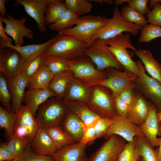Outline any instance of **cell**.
Segmentation results:
<instances>
[{
  "instance_id": "cell-8",
  "label": "cell",
  "mask_w": 161,
  "mask_h": 161,
  "mask_svg": "<svg viewBox=\"0 0 161 161\" xmlns=\"http://www.w3.org/2000/svg\"><path fill=\"white\" fill-rule=\"evenodd\" d=\"M85 55L91 59L99 71H103L109 67L120 71L124 70L104 40L97 38L92 41L88 46Z\"/></svg>"
},
{
  "instance_id": "cell-38",
  "label": "cell",
  "mask_w": 161,
  "mask_h": 161,
  "mask_svg": "<svg viewBox=\"0 0 161 161\" xmlns=\"http://www.w3.org/2000/svg\"><path fill=\"white\" fill-rule=\"evenodd\" d=\"M67 8L80 15H84L91 12L93 8L92 4L86 0H65Z\"/></svg>"
},
{
  "instance_id": "cell-15",
  "label": "cell",
  "mask_w": 161,
  "mask_h": 161,
  "mask_svg": "<svg viewBox=\"0 0 161 161\" xmlns=\"http://www.w3.org/2000/svg\"><path fill=\"white\" fill-rule=\"evenodd\" d=\"M0 53V73L9 77L21 73L25 60L19 53L7 48Z\"/></svg>"
},
{
  "instance_id": "cell-14",
  "label": "cell",
  "mask_w": 161,
  "mask_h": 161,
  "mask_svg": "<svg viewBox=\"0 0 161 161\" xmlns=\"http://www.w3.org/2000/svg\"><path fill=\"white\" fill-rule=\"evenodd\" d=\"M112 124L103 137L107 139L111 135H118L128 142L134 140L136 136L145 137L140 127L126 118L118 116L113 119Z\"/></svg>"
},
{
  "instance_id": "cell-40",
  "label": "cell",
  "mask_w": 161,
  "mask_h": 161,
  "mask_svg": "<svg viewBox=\"0 0 161 161\" xmlns=\"http://www.w3.org/2000/svg\"><path fill=\"white\" fill-rule=\"evenodd\" d=\"M139 38L140 43H147L161 37V27L152 24H148L140 30Z\"/></svg>"
},
{
  "instance_id": "cell-49",
  "label": "cell",
  "mask_w": 161,
  "mask_h": 161,
  "mask_svg": "<svg viewBox=\"0 0 161 161\" xmlns=\"http://www.w3.org/2000/svg\"><path fill=\"white\" fill-rule=\"evenodd\" d=\"M97 139L94 127H92L85 130L78 143L83 145H86Z\"/></svg>"
},
{
  "instance_id": "cell-5",
  "label": "cell",
  "mask_w": 161,
  "mask_h": 161,
  "mask_svg": "<svg viewBox=\"0 0 161 161\" xmlns=\"http://www.w3.org/2000/svg\"><path fill=\"white\" fill-rule=\"evenodd\" d=\"M90 89L91 98L86 104L92 111L103 118L113 119L118 116L110 89L98 85Z\"/></svg>"
},
{
  "instance_id": "cell-13",
  "label": "cell",
  "mask_w": 161,
  "mask_h": 161,
  "mask_svg": "<svg viewBox=\"0 0 161 161\" xmlns=\"http://www.w3.org/2000/svg\"><path fill=\"white\" fill-rule=\"evenodd\" d=\"M6 16V17L4 18L0 16V19L5 24L4 30L6 33L11 37L15 45L22 46L25 37L29 39H33L34 32L25 25L27 20L26 17L17 19L8 14H7Z\"/></svg>"
},
{
  "instance_id": "cell-54",
  "label": "cell",
  "mask_w": 161,
  "mask_h": 161,
  "mask_svg": "<svg viewBox=\"0 0 161 161\" xmlns=\"http://www.w3.org/2000/svg\"><path fill=\"white\" fill-rule=\"evenodd\" d=\"M161 3V0H151L149 2V7L152 9L157 3Z\"/></svg>"
},
{
  "instance_id": "cell-46",
  "label": "cell",
  "mask_w": 161,
  "mask_h": 161,
  "mask_svg": "<svg viewBox=\"0 0 161 161\" xmlns=\"http://www.w3.org/2000/svg\"><path fill=\"white\" fill-rule=\"evenodd\" d=\"M150 24L161 26V4L157 3L149 13L146 15Z\"/></svg>"
},
{
  "instance_id": "cell-12",
  "label": "cell",
  "mask_w": 161,
  "mask_h": 161,
  "mask_svg": "<svg viewBox=\"0 0 161 161\" xmlns=\"http://www.w3.org/2000/svg\"><path fill=\"white\" fill-rule=\"evenodd\" d=\"M126 142L118 135H111L89 158L88 161H118Z\"/></svg>"
},
{
  "instance_id": "cell-16",
  "label": "cell",
  "mask_w": 161,
  "mask_h": 161,
  "mask_svg": "<svg viewBox=\"0 0 161 161\" xmlns=\"http://www.w3.org/2000/svg\"><path fill=\"white\" fill-rule=\"evenodd\" d=\"M51 0H17L16 3L24 7L27 14L36 22L39 31L44 32L47 31L45 20L46 8Z\"/></svg>"
},
{
  "instance_id": "cell-29",
  "label": "cell",
  "mask_w": 161,
  "mask_h": 161,
  "mask_svg": "<svg viewBox=\"0 0 161 161\" xmlns=\"http://www.w3.org/2000/svg\"><path fill=\"white\" fill-rule=\"evenodd\" d=\"M135 140V149L142 161H161L157 148H153L145 137L136 136Z\"/></svg>"
},
{
  "instance_id": "cell-1",
  "label": "cell",
  "mask_w": 161,
  "mask_h": 161,
  "mask_svg": "<svg viewBox=\"0 0 161 161\" xmlns=\"http://www.w3.org/2000/svg\"><path fill=\"white\" fill-rule=\"evenodd\" d=\"M43 50L45 56H52L69 61L85 55L88 44L75 37L59 34Z\"/></svg>"
},
{
  "instance_id": "cell-9",
  "label": "cell",
  "mask_w": 161,
  "mask_h": 161,
  "mask_svg": "<svg viewBox=\"0 0 161 161\" xmlns=\"http://www.w3.org/2000/svg\"><path fill=\"white\" fill-rule=\"evenodd\" d=\"M15 113L13 134L31 142L40 128L35 117L26 105H22Z\"/></svg>"
},
{
  "instance_id": "cell-19",
  "label": "cell",
  "mask_w": 161,
  "mask_h": 161,
  "mask_svg": "<svg viewBox=\"0 0 161 161\" xmlns=\"http://www.w3.org/2000/svg\"><path fill=\"white\" fill-rule=\"evenodd\" d=\"M63 100L68 109L80 120L86 129L94 127L100 118L86 103L65 99H63Z\"/></svg>"
},
{
  "instance_id": "cell-28",
  "label": "cell",
  "mask_w": 161,
  "mask_h": 161,
  "mask_svg": "<svg viewBox=\"0 0 161 161\" xmlns=\"http://www.w3.org/2000/svg\"><path fill=\"white\" fill-rule=\"evenodd\" d=\"M134 53L140 59L145 69L151 77L161 83V64L148 50L140 49Z\"/></svg>"
},
{
  "instance_id": "cell-48",
  "label": "cell",
  "mask_w": 161,
  "mask_h": 161,
  "mask_svg": "<svg viewBox=\"0 0 161 161\" xmlns=\"http://www.w3.org/2000/svg\"><path fill=\"white\" fill-rule=\"evenodd\" d=\"M7 144L6 142L1 144L0 161H10L16 158L8 148Z\"/></svg>"
},
{
  "instance_id": "cell-37",
  "label": "cell",
  "mask_w": 161,
  "mask_h": 161,
  "mask_svg": "<svg viewBox=\"0 0 161 161\" xmlns=\"http://www.w3.org/2000/svg\"><path fill=\"white\" fill-rule=\"evenodd\" d=\"M44 64L54 75L70 70L68 61L56 56H45Z\"/></svg>"
},
{
  "instance_id": "cell-30",
  "label": "cell",
  "mask_w": 161,
  "mask_h": 161,
  "mask_svg": "<svg viewBox=\"0 0 161 161\" xmlns=\"http://www.w3.org/2000/svg\"><path fill=\"white\" fill-rule=\"evenodd\" d=\"M43 50L25 61L21 73L29 81L44 64L45 56L43 53Z\"/></svg>"
},
{
  "instance_id": "cell-47",
  "label": "cell",
  "mask_w": 161,
  "mask_h": 161,
  "mask_svg": "<svg viewBox=\"0 0 161 161\" xmlns=\"http://www.w3.org/2000/svg\"><path fill=\"white\" fill-rule=\"evenodd\" d=\"M115 107L118 116L126 118L129 105L124 102L119 95L114 98Z\"/></svg>"
},
{
  "instance_id": "cell-57",
  "label": "cell",
  "mask_w": 161,
  "mask_h": 161,
  "mask_svg": "<svg viewBox=\"0 0 161 161\" xmlns=\"http://www.w3.org/2000/svg\"><path fill=\"white\" fill-rule=\"evenodd\" d=\"M20 157H17V158H15V159L11 160V161H18L20 158Z\"/></svg>"
},
{
  "instance_id": "cell-42",
  "label": "cell",
  "mask_w": 161,
  "mask_h": 161,
  "mask_svg": "<svg viewBox=\"0 0 161 161\" xmlns=\"http://www.w3.org/2000/svg\"><path fill=\"white\" fill-rule=\"evenodd\" d=\"M148 0H115L113 2L116 5L127 2L129 7L143 15H147L151 11L148 6Z\"/></svg>"
},
{
  "instance_id": "cell-22",
  "label": "cell",
  "mask_w": 161,
  "mask_h": 161,
  "mask_svg": "<svg viewBox=\"0 0 161 161\" xmlns=\"http://www.w3.org/2000/svg\"><path fill=\"white\" fill-rule=\"evenodd\" d=\"M55 97L48 88L28 89L25 91L23 102L25 104L35 116L39 106L48 99Z\"/></svg>"
},
{
  "instance_id": "cell-26",
  "label": "cell",
  "mask_w": 161,
  "mask_h": 161,
  "mask_svg": "<svg viewBox=\"0 0 161 161\" xmlns=\"http://www.w3.org/2000/svg\"><path fill=\"white\" fill-rule=\"evenodd\" d=\"M74 78L73 73L70 70L55 74L48 88L54 94L55 97L63 100L68 87Z\"/></svg>"
},
{
  "instance_id": "cell-24",
  "label": "cell",
  "mask_w": 161,
  "mask_h": 161,
  "mask_svg": "<svg viewBox=\"0 0 161 161\" xmlns=\"http://www.w3.org/2000/svg\"><path fill=\"white\" fill-rule=\"evenodd\" d=\"M55 39V36L43 43L18 46L0 38V53L3 52L6 48H11L19 53L25 61L39 52L43 50Z\"/></svg>"
},
{
  "instance_id": "cell-31",
  "label": "cell",
  "mask_w": 161,
  "mask_h": 161,
  "mask_svg": "<svg viewBox=\"0 0 161 161\" xmlns=\"http://www.w3.org/2000/svg\"><path fill=\"white\" fill-rule=\"evenodd\" d=\"M54 75L44 65L30 80L28 89H47Z\"/></svg>"
},
{
  "instance_id": "cell-3",
  "label": "cell",
  "mask_w": 161,
  "mask_h": 161,
  "mask_svg": "<svg viewBox=\"0 0 161 161\" xmlns=\"http://www.w3.org/2000/svg\"><path fill=\"white\" fill-rule=\"evenodd\" d=\"M68 110L63 100L52 97L39 106L35 117L40 128L46 129L53 126H60Z\"/></svg>"
},
{
  "instance_id": "cell-35",
  "label": "cell",
  "mask_w": 161,
  "mask_h": 161,
  "mask_svg": "<svg viewBox=\"0 0 161 161\" xmlns=\"http://www.w3.org/2000/svg\"><path fill=\"white\" fill-rule=\"evenodd\" d=\"M16 120L15 113L0 106V128L4 130L6 137L8 141L13 134Z\"/></svg>"
},
{
  "instance_id": "cell-2",
  "label": "cell",
  "mask_w": 161,
  "mask_h": 161,
  "mask_svg": "<svg viewBox=\"0 0 161 161\" xmlns=\"http://www.w3.org/2000/svg\"><path fill=\"white\" fill-rule=\"evenodd\" d=\"M130 38V34L126 32L125 34L121 33L104 41L118 61L123 66L124 70L138 75L140 70L137 61H134L132 59L130 53L127 50L128 48L134 52L137 50L132 44Z\"/></svg>"
},
{
  "instance_id": "cell-27",
  "label": "cell",
  "mask_w": 161,
  "mask_h": 161,
  "mask_svg": "<svg viewBox=\"0 0 161 161\" xmlns=\"http://www.w3.org/2000/svg\"><path fill=\"white\" fill-rule=\"evenodd\" d=\"M60 126L77 142H79L86 130L80 120L69 110Z\"/></svg>"
},
{
  "instance_id": "cell-36",
  "label": "cell",
  "mask_w": 161,
  "mask_h": 161,
  "mask_svg": "<svg viewBox=\"0 0 161 161\" xmlns=\"http://www.w3.org/2000/svg\"><path fill=\"white\" fill-rule=\"evenodd\" d=\"M123 18L126 21L143 27L148 24L144 16L129 7L127 5H123L120 11Z\"/></svg>"
},
{
  "instance_id": "cell-56",
  "label": "cell",
  "mask_w": 161,
  "mask_h": 161,
  "mask_svg": "<svg viewBox=\"0 0 161 161\" xmlns=\"http://www.w3.org/2000/svg\"><path fill=\"white\" fill-rule=\"evenodd\" d=\"M157 117L158 122L161 123V110L157 111Z\"/></svg>"
},
{
  "instance_id": "cell-4",
  "label": "cell",
  "mask_w": 161,
  "mask_h": 161,
  "mask_svg": "<svg viewBox=\"0 0 161 161\" xmlns=\"http://www.w3.org/2000/svg\"><path fill=\"white\" fill-rule=\"evenodd\" d=\"M68 63L74 78L89 87L97 85L107 77L106 71L97 70L91 59L86 55L69 61Z\"/></svg>"
},
{
  "instance_id": "cell-60",
  "label": "cell",
  "mask_w": 161,
  "mask_h": 161,
  "mask_svg": "<svg viewBox=\"0 0 161 161\" xmlns=\"http://www.w3.org/2000/svg\"><path fill=\"white\" fill-rule=\"evenodd\" d=\"M160 160H161V155H160Z\"/></svg>"
},
{
  "instance_id": "cell-53",
  "label": "cell",
  "mask_w": 161,
  "mask_h": 161,
  "mask_svg": "<svg viewBox=\"0 0 161 161\" xmlns=\"http://www.w3.org/2000/svg\"><path fill=\"white\" fill-rule=\"evenodd\" d=\"M89 1H93L96 3H98L101 4L105 3L111 5L113 4V1L112 0H89Z\"/></svg>"
},
{
  "instance_id": "cell-51",
  "label": "cell",
  "mask_w": 161,
  "mask_h": 161,
  "mask_svg": "<svg viewBox=\"0 0 161 161\" xmlns=\"http://www.w3.org/2000/svg\"><path fill=\"white\" fill-rule=\"evenodd\" d=\"M3 22L1 19H0V38H2L3 40L7 41L9 43H12V38L7 36L6 33L3 27Z\"/></svg>"
},
{
  "instance_id": "cell-59",
  "label": "cell",
  "mask_w": 161,
  "mask_h": 161,
  "mask_svg": "<svg viewBox=\"0 0 161 161\" xmlns=\"http://www.w3.org/2000/svg\"><path fill=\"white\" fill-rule=\"evenodd\" d=\"M138 161H142L141 158L140 157Z\"/></svg>"
},
{
  "instance_id": "cell-18",
  "label": "cell",
  "mask_w": 161,
  "mask_h": 161,
  "mask_svg": "<svg viewBox=\"0 0 161 161\" xmlns=\"http://www.w3.org/2000/svg\"><path fill=\"white\" fill-rule=\"evenodd\" d=\"M86 147V145L78 142L66 145L57 149L51 156L52 161H88Z\"/></svg>"
},
{
  "instance_id": "cell-41",
  "label": "cell",
  "mask_w": 161,
  "mask_h": 161,
  "mask_svg": "<svg viewBox=\"0 0 161 161\" xmlns=\"http://www.w3.org/2000/svg\"><path fill=\"white\" fill-rule=\"evenodd\" d=\"M30 143L13 134L7 143V146L15 157L17 158L22 154Z\"/></svg>"
},
{
  "instance_id": "cell-6",
  "label": "cell",
  "mask_w": 161,
  "mask_h": 161,
  "mask_svg": "<svg viewBox=\"0 0 161 161\" xmlns=\"http://www.w3.org/2000/svg\"><path fill=\"white\" fill-rule=\"evenodd\" d=\"M110 19V18L100 15H88L80 17L75 26L62 30L58 34L75 37L88 45L93 36Z\"/></svg>"
},
{
  "instance_id": "cell-55",
  "label": "cell",
  "mask_w": 161,
  "mask_h": 161,
  "mask_svg": "<svg viewBox=\"0 0 161 161\" xmlns=\"http://www.w3.org/2000/svg\"><path fill=\"white\" fill-rule=\"evenodd\" d=\"M157 145L159 147L157 148L158 153L160 155H161V138H157Z\"/></svg>"
},
{
  "instance_id": "cell-58",
  "label": "cell",
  "mask_w": 161,
  "mask_h": 161,
  "mask_svg": "<svg viewBox=\"0 0 161 161\" xmlns=\"http://www.w3.org/2000/svg\"><path fill=\"white\" fill-rule=\"evenodd\" d=\"M159 129L160 132L161 133V123H159Z\"/></svg>"
},
{
  "instance_id": "cell-7",
  "label": "cell",
  "mask_w": 161,
  "mask_h": 161,
  "mask_svg": "<svg viewBox=\"0 0 161 161\" xmlns=\"http://www.w3.org/2000/svg\"><path fill=\"white\" fill-rule=\"evenodd\" d=\"M143 27L126 21L122 17L118 7L113 11V16L109 21L98 30L93 36L88 46L97 38L105 40L113 38L124 32L137 35Z\"/></svg>"
},
{
  "instance_id": "cell-21",
  "label": "cell",
  "mask_w": 161,
  "mask_h": 161,
  "mask_svg": "<svg viewBox=\"0 0 161 161\" xmlns=\"http://www.w3.org/2000/svg\"><path fill=\"white\" fill-rule=\"evenodd\" d=\"M157 111L155 105L151 102L147 119L143 124L138 126L153 148L157 146V136L161 135L159 129L160 123L157 117Z\"/></svg>"
},
{
  "instance_id": "cell-32",
  "label": "cell",
  "mask_w": 161,
  "mask_h": 161,
  "mask_svg": "<svg viewBox=\"0 0 161 161\" xmlns=\"http://www.w3.org/2000/svg\"><path fill=\"white\" fill-rule=\"evenodd\" d=\"M67 9L64 1L51 0L46 9L45 20L46 26L57 21Z\"/></svg>"
},
{
  "instance_id": "cell-20",
  "label": "cell",
  "mask_w": 161,
  "mask_h": 161,
  "mask_svg": "<svg viewBox=\"0 0 161 161\" xmlns=\"http://www.w3.org/2000/svg\"><path fill=\"white\" fill-rule=\"evenodd\" d=\"M6 78L12 96V112L16 113L22 105L25 89L29 80L21 73Z\"/></svg>"
},
{
  "instance_id": "cell-23",
  "label": "cell",
  "mask_w": 161,
  "mask_h": 161,
  "mask_svg": "<svg viewBox=\"0 0 161 161\" xmlns=\"http://www.w3.org/2000/svg\"><path fill=\"white\" fill-rule=\"evenodd\" d=\"M30 144L33 151L41 155L51 156L57 150L45 129L41 128L38 130Z\"/></svg>"
},
{
  "instance_id": "cell-43",
  "label": "cell",
  "mask_w": 161,
  "mask_h": 161,
  "mask_svg": "<svg viewBox=\"0 0 161 161\" xmlns=\"http://www.w3.org/2000/svg\"><path fill=\"white\" fill-rule=\"evenodd\" d=\"M135 138L133 140L127 143L118 161H138L140 157L135 148Z\"/></svg>"
},
{
  "instance_id": "cell-34",
  "label": "cell",
  "mask_w": 161,
  "mask_h": 161,
  "mask_svg": "<svg viewBox=\"0 0 161 161\" xmlns=\"http://www.w3.org/2000/svg\"><path fill=\"white\" fill-rule=\"evenodd\" d=\"M80 17L78 15L67 9L57 21L49 25V27L51 30L59 32L75 25Z\"/></svg>"
},
{
  "instance_id": "cell-52",
  "label": "cell",
  "mask_w": 161,
  "mask_h": 161,
  "mask_svg": "<svg viewBox=\"0 0 161 161\" xmlns=\"http://www.w3.org/2000/svg\"><path fill=\"white\" fill-rule=\"evenodd\" d=\"M6 1V0H0V16L3 18L5 17V15L7 14L5 7V3Z\"/></svg>"
},
{
  "instance_id": "cell-11",
  "label": "cell",
  "mask_w": 161,
  "mask_h": 161,
  "mask_svg": "<svg viewBox=\"0 0 161 161\" xmlns=\"http://www.w3.org/2000/svg\"><path fill=\"white\" fill-rule=\"evenodd\" d=\"M107 76L97 85L108 88L111 90L114 98L122 91L128 88H135L133 82L138 75L129 71H121L112 67L105 70Z\"/></svg>"
},
{
  "instance_id": "cell-39",
  "label": "cell",
  "mask_w": 161,
  "mask_h": 161,
  "mask_svg": "<svg viewBox=\"0 0 161 161\" xmlns=\"http://www.w3.org/2000/svg\"><path fill=\"white\" fill-rule=\"evenodd\" d=\"M12 96L9 89L6 77L0 73V101L4 108L12 112V106L10 101Z\"/></svg>"
},
{
  "instance_id": "cell-45",
  "label": "cell",
  "mask_w": 161,
  "mask_h": 161,
  "mask_svg": "<svg viewBox=\"0 0 161 161\" xmlns=\"http://www.w3.org/2000/svg\"><path fill=\"white\" fill-rule=\"evenodd\" d=\"M113 119L100 117L94 126L97 138L103 137L112 124Z\"/></svg>"
},
{
  "instance_id": "cell-50",
  "label": "cell",
  "mask_w": 161,
  "mask_h": 161,
  "mask_svg": "<svg viewBox=\"0 0 161 161\" xmlns=\"http://www.w3.org/2000/svg\"><path fill=\"white\" fill-rule=\"evenodd\" d=\"M133 89L128 88L126 89L121 92L118 95L121 100L129 105L133 97L134 93Z\"/></svg>"
},
{
  "instance_id": "cell-44",
  "label": "cell",
  "mask_w": 161,
  "mask_h": 161,
  "mask_svg": "<svg viewBox=\"0 0 161 161\" xmlns=\"http://www.w3.org/2000/svg\"><path fill=\"white\" fill-rule=\"evenodd\" d=\"M51 156L38 154L31 148L30 143L27 146L18 161H52Z\"/></svg>"
},
{
  "instance_id": "cell-25",
  "label": "cell",
  "mask_w": 161,
  "mask_h": 161,
  "mask_svg": "<svg viewBox=\"0 0 161 161\" xmlns=\"http://www.w3.org/2000/svg\"><path fill=\"white\" fill-rule=\"evenodd\" d=\"M91 97L90 87L74 78L68 87L63 99L86 103Z\"/></svg>"
},
{
  "instance_id": "cell-17",
  "label": "cell",
  "mask_w": 161,
  "mask_h": 161,
  "mask_svg": "<svg viewBox=\"0 0 161 161\" xmlns=\"http://www.w3.org/2000/svg\"><path fill=\"white\" fill-rule=\"evenodd\" d=\"M151 103L140 94L134 93L126 118L135 125H142L148 117Z\"/></svg>"
},
{
  "instance_id": "cell-33",
  "label": "cell",
  "mask_w": 161,
  "mask_h": 161,
  "mask_svg": "<svg viewBox=\"0 0 161 161\" xmlns=\"http://www.w3.org/2000/svg\"><path fill=\"white\" fill-rule=\"evenodd\" d=\"M45 129L57 149L66 145L77 142L64 131L60 126H53Z\"/></svg>"
},
{
  "instance_id": "cell-10",
  "label": "cell",
  "mask_w": 161,
  "mask_h": 161,
  "mask_svg": "<svg viewBox=\"0 0 161 161\" xmlns=\"http://www.w3.org/2000/svg\"><path fill=\"white\" fill-rule=\"evenodd\" d=\"M137 62L140 73L133 82L135 88L150 100L157 111L161 110V83L146 74L141 61Z\"/></svg>"
}]
</instances>
